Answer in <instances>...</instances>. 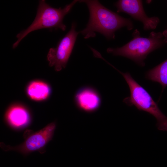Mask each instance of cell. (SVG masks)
Returning <instances> with one entry per match:
<instances>
[{"mask_svg": "<svg viewBox=\"0 0 167 167\" xmlns=\"http://www.w3.org/2000/svg\"><path fill=\"white\" fill-rule=\"evenodd\" d=\"M118 71L123 76L129 88L130 95L123 102L129 106L134 105L138 109L151 114L156 118L158 130L167 131V117L161 112L148 92L140 85L129 72Z\"/></svg>", "mask_w": 167, "mask_h": 167, "instance_id": "cell-4", "label": "cell"}, {"mask_svg": "<svg viewBox=\"0 0 167 167\" xmlns=\"http://www.w3.org/2000/svg\"><path fill=\"white\" fill-rule=\"evenodd\" d=\"M133 37L131 40L123 46L108 48L107 52L114 55L126 57L143 66L144 60L148 55L165 43L162 33L160 32H152L148 37H143L136 29L133 33Z\"/></svg>", "mask_w": 167, "mask_h": 167, "instance_id": "cell-2", "label": "cell"}, {"mask_svg": "<svg viewBox=\"0 0 167 167\" xmlns=\"http://www.w3.org/2000/svg\"><path fill=\"white\" fill-rule=\"evenodd\" d=\"M56 127V123L52 122L36 132L27 130L23 135L24 140L21 144L13 147L1 143L0 147L4 151H15L24 155L36 151L43 153L46 146L53 138Z\"/></svg>", "mask_w": 167, "mask_h": 167, "instance_id": "cell-5", "label": "cell"}, {"mask_svg": "<svg viewBox=\"0 0 167 167\" xmlns=\"http://www.w3.org/2000/svg\"><path fill=\"white\" fill-rule=\"evenodd\" d=\"M6 120L8 124L15 129H22L30 123V113L25 106L19 104L13 105L8 109L5 115Z\"/></svg>", "mask_w": 167, "mask_h": 167, "instance_id": "cell-9", "label": "cell"}, {"mask_svg": "<svg viewBox=\"0 0 167 167\" xmlns=\"http://www.w3.org/2000/svg\"><path fill=\"white\" fill-rule=\"evenodd\" d=\"M87 5L90 13L89 20L86 28L80 32L87 39L96 36V32L106 38L114 39L115 32L124 27L128 30L133 28L131 21L107 8L96 0H79Z\"/></svg>", "mask_w": 167, "mask_h": 167, "instance_id": "cell-1", "label": "cell"}, {"mask_svg": "<svg viewBox=\"0 0 167 167\" xmlns=\"http://www.w3.org/2000/svg\"><path fill=\"white\" fill-rule=\"evenodd\" d=\"M76 105L80 110L88 113L97 110L101 104L100 96L94 89L85 87L80 89L75 96Z\"/></svg>", "mask_w": 167, "mask_h": 167, "instance_id": "cell-8", "label": "cell"}, {"mask_svg": "<svg viewBox=\"0 0 167 167\" xmlns=\"http://www.w3.org/2000/svg\"><path fill=\"white\" fill-rule=\"evenodd\" d=\"M51 92L50 86L46 82L40 80L31 81L26 88L28 97L36 101L45 100L50 96Z\"/></svg>", "mask_w": 167, "mask_h": 167, "instance_id": "cell-10", "label": "cell"}, {"mask_svg": "<svg viewBox=\"0 0 167 167\" xmlns=\"http://www.w3.org/2000/svg\"><path fill=\"white\" fill-rule=\"evenodd\" d=\"M78 1L79 0H74L63 8H56L50 6L44 0H40L34 20L27 29L17 34L16 37L17 40L13 44L12 48L15 49L16 47L24 37L35 30L54 28L65 31L66 26L63 22L64 18Z\"/></svg>", "mask_w": 167, "mask_h": 167, "instance_id": "cell-3", "label": "cell"}, {"mask_svg": "<svg viewBox=\"0 0 167 167\" xmlns=\"http://www.w3.org/2000/svg\"><path fill=\"white\" fill-rule=\"evenodd\" d=\"M162 34L164 37V41L165 43H167V29L162 32Z\"/></svg>", "mask_w": 167, "mask_h": 167, "instance_id": "cell-12", "label": "cell"}, {"mask_svg": "<svg viewBox=\"0 0 167 167\" xmlns=\"http://www.w3.org/2000/svg\"><path fill=\"white\" fill-rule=\"evenodd\" d=\"M145 77L148 80L160 84L163 90L167 86V59L147 72Z\"/></svg>", "mask_w": 167, "mask_h": 167, "instance_id": "cell-11", "label": "cell"}, {"mask_svg": "<svg viewBox=\"0 0 167 167\" xmlns=\"http://www.w3.org/2000/svg\"><path fill=\"white\" fill-rule=\"evenodd\" d=\"M118 12L126 13L141 21L145 30L156 28L159 22L156 17H148L143 8L142 1L139 0H120L115 4Z\"/></svg>", "mask_w": 167, "mask_h": 167, "instance_id": "cell-7", "label": "cell"}, {"mask_svg": "<svg viewBox=\"0 0 167 167\" xmlns=\"http://www.w3.org/2000/svg\"><path fill=\"white\" fill-rule=\"evenodd\" d=\"M76 27V24L73 23L70 31L56 47L49 50L47 55L49 65L54 66L56 71H60L66 66L79 33L75 30Z\"/></svg>", "mask_w": 167, "mask_h": 167, "instance_id": "cell-6", "label": "cell"}]
</instances>
